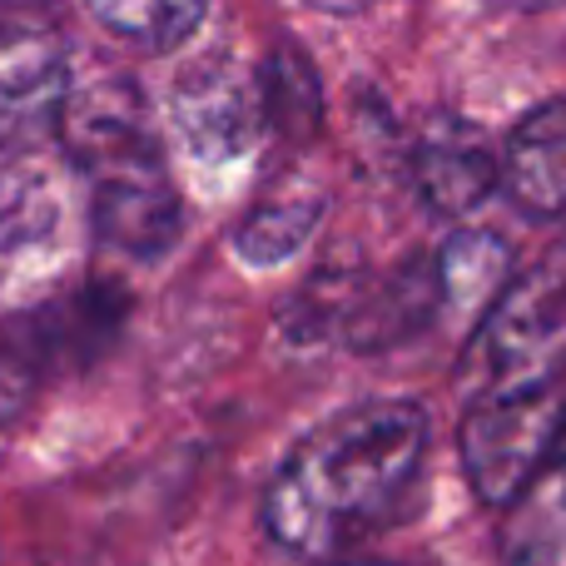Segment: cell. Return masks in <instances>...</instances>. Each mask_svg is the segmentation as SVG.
Wrapping results in <instances>:
<instances>
[{
	"instance_id": "cell-1",
	"label": "cell",
	"mask_w": 566,
	"mask_h": 566,
	"mask_svg": "<svg viewBox=\"0 0 566 566\" xmlns=\"http://www.w3.org/2000/svg\"><path fill=\"white\" fill-rule=\"evenodd\" d=\"M428 458V418L412 402H358L293 442L264 492V527L303 562H338L398 512Z\"/></svg>"
},
{
	"instance_id": "cell-3",
	"label": "cell",
	"mask_w": 566,
	"mask_h": 566,
	"mask_svg": "<svg viewBox=\"0 0 566 566\" xmlns=\"http://www.w3.org/2000/svg\"><path fill=\"white\" fill-rule=\"evenodd\" d=\"M562 438H566L562 378L472 392V408L462 418V472H468V488L488 507H512L552 468Z\"/></svg>"
},
{
	"instance_id": "cell-13",
	"label": "cell",
	"mask_w": 566,
	"mask_h": 566,
	"mask_svg": "<svg viewBox=\"0 0 566 566\" xmlns=\"http://www.w3.org/2000/svg\"><path fill=\"white\" fill-rule=\"evenodd\" d=\"M323 219V195L308 179H289L274 195H264L234 229V249L249 259V264H279V259H293L303 244L313 239Z\"/></svg>"
},
{
	"instance_id": "cell-12",
	"label": "cell",
	"mask_w": 566,
	"mask_h": 566,
	"mask_svg": "<svg viewBox=\"0 0 566 566\" xmlns=\"http://www.w3.org/2000/svg\"><path fill=\"white\" fill-rule=\"evenodd\" d=\"M502 566H566V458L532 482V492L507 507Z\"/></svg>"
},
{
	"instance_id": "cell-4",
	"label": "cell",
	"mask_w": 566,
	"mask_h": 566,
	"mask_svg": "<svg viewBox=\"0 0 566 566\" xmlns=\"http://www.w3.org/2000/svg\"><path fill=\"white\" fill-rule=\"evenodd\" d=\"M566 358V274L537 269L512 279V289L488 308L468 348L472 392L552 382Z\"/></svg>"
},
{
	"instance_id": "cell-9",
	"label": "cell",
	"mask_w": 566,
	"mask_h": 566,
	"mask_svg": "<svg viewBox=\"0 0 566 566\" xmlns=\"http://www.w3.org/2000/svg\"><path fill=\"white\" fill-rule=\"evenodd\" d=\"M502 189L527 214H566V99L532 109L502 145Z\"/></svg>"
},
{
	"instance_id": "cell-16",
	"label": "cell",
	"mask_w": 566,
	"mask_h": 566,
	"mask_svg": "<svg viewBox=\"0 0 566 566\" xmlns=\"http://www.w3.org/2000/svg\"><path fill=\"white\" fill-rule=\"evenodd\" d=\"M308 6L333 10V15H353V10H368V6H378V0H308Z\"/></svg>"
},
{
	"instance_id": "cell-5",
	"label": "cell",
	"mask_w": 566,
	"mask_h": 566,
	"mask_svg": "<svg viewBox=\"0 0 566 566\" xmlns=\"http://www.w3.org/2000/svg\"><path fill=\"white\" fill-rule=\"evenodd\" d=\"M75 259L65 175L45 155H0V303L45 289Z\"/></svg>"
},
{
	"instance_id": "cell-8",
	"label": "cell",
	"mask_w": 566,
	"mask_h": 566,
	"mask_svg": "<svg viewBox=\"0 0 566 566\" xmlns=\"http://www.w3.org/2000/svg\"><path fill=\"white\" fill-rule=\"evenodd\" d=\"M408 169L422 205L442 219H468L502 185V159L488 145V135L462 115H448V109L422 125Z\"/></svg>"
},
{
	"instance_id": "cell-18",
	"label": "cell",
	"mask_w": 566,
	"mask_h": 566,
	"mask_svg": "<svg viewBox=\"0 0 566 566\" xmlns=\"http://www.w3.org/2000/svg\"><path fill=\"white\" fill-rule=\"evenodd\" d=\"M333 566H388V562H333Z\"/></svg>"
},
{
	"instance_id": "cell-2",
	"label": "cell",
	"mask_w": 566,
	"mask_h": 566,
	"mask_svg": "<svg viewBox=\"0 0 566 566\" xmlns=\"http://www.w3.org/2000/svg\"><path fill=\"white\" fill-rule=\"evenodd\" d=\"M60 139L85 185V219L99 244L129 259L165 254L179 234V195L135 85L115 75L70 85Z\"/></svg>"
},
{
	"instance_id": "cell-10",
	"label": "cell",
	"mask_w": 566,
	"mask_h": 566,
	"mask_svg": "<svg viewBox=\"0 0 566 566\" xmlns=\"http://www.w3.org/2000/svg\"><path fill=\"white\" fill-rule=\"evenodd\" d=\"M25 318V333L35 343L40 363H85V353L105 348L115 338L119 318H125V298L105 283H90V289H75L65 298L40 303L35 313H20Z\"/></svg>"
},
{
	"instance_id": "cell-17",
	"label": "cell",
	"mask_w": 566,
	"mask_h": 566,
	"mask_svg": "<svg viewBox=\"0 0 566 566\" xmlns=\"http://www.w3.org/2000/svg\"><path fill=\"white\" fill-rule=\"evenodd\" d=\"M35 6L40 0H0V25H6V20H30Z\"/></svg>"
},
{
	"instance_id": "cell-6",
	"label": "cell",
	"mask_w": 566,
	"mask_h": 566,
	"mask_svg": "<svg viewBox=\"0 0 566 566\" xmlns=\"http://www.w3.org/2000/svg\"><path fill=\"white\" fill-rule=\"evenodd\" d=\"M169 119L195 159L234 165V159L254 155L269 125L264 80L229 55L195 60L189 70H179L175 90H169Z\"/></svg>"
},
{
	"instance_id": "cell-11",
	"label": "cell",
	"mask_w": 566,
	"mask_h": 566,
	"mask_svg": "<svg viewBox=\"0 0 566 566\" xmlns=\"http://www.w3.org/2000/svg\"><path fill=\"white\" fill-rule=\"evenodd\" d=\"M438 298L462 318H488V308L512 289V249L488 229H458L438 254Z\"/></svg>"
},
{
	"instance_id": "cell-14",
	"label": "cell",
	"mask_w": 566,
	"mask_h": 566,
	"mask_svg": "<svg viewBox=\"0 0 566 566\" xmlns=\"http://www.w3.org/2000/svg\"><path fill=\"white\" fill-rule=\"evenodd\" d=\"M85 10L129 45L169 50L205 20L209 0H85Z\"/></svg>"
},
{
	"instance_id": "cell-15",
	"label": "cell",
	"mask_w": 566,
	"mask_h": 566,
	"mask_svg": "<svg viewBox=\"0 0 566 566\" xmlns=\"http://www.w3.org/2000/svg\"><path fill=\"white\" fill-rule=\"evenodd\" d=\"M40 378H45V363L30 343L25 318H0V432L25 418Z\"/></svg>"
},
{
	"instance_id": "cell-7",
	"label": "cell",
	"mask_w": 566,
	"mask_h": 566,
	"mask_svg": "<svg viewBox=\"0 0 566 566\" xmlns=\"http://www.w3.org/2000/svg\"><path fill=\"white\" fill-rule=\"evenodd\" d=\"M65 45L35 20L0 25V155H40L60 139L70 99Z\"/></svg>"
}]
</instances>
